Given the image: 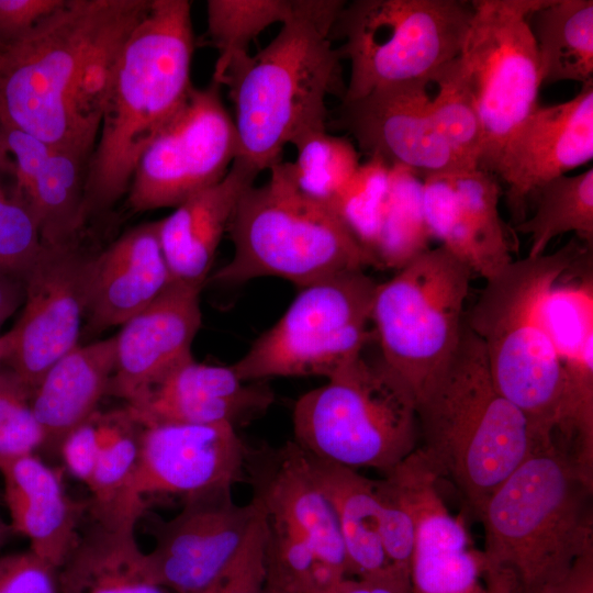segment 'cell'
Instances as JSON below:
<instances>
[{"mask_svg":"<svg viewBox=\"0 0 593 593\" xmlns=\"http://www.w3.org/2000/svg\"><path fill=\"white\" fill-rule=\"evenodd\" d=\"M33 391L9 368H0V463L35 454L43 433L32 411Z\"/></svg>","mask_w":593,"mask_h":593,"instance_id":"40","label":"cell"},{"mask_svg":"<svg viewBox=\"0 0 593 593\" xmlns=\"http://www.w3.org/2000/svg\"><path fill=\"white\" fill-rule=\"evenodd\" d=\"M0 138L12 160L13 195L31 213L42 244L78 240L83 227L89 158L0 124Z\"/></svg>","mask_w":593,"mask_h":593,"instance_id":"23","label":"cell"},{"mask_svg":"<svg viewBox=\"0 0 593 593\" xmlns=\"http://www.w3.org/2000/svg\"><path fill=\"white\" fill-rule=\"evenodd\" d=\"M303 452L314 481L336 517L346 551L348 577L369 575L391 566L380 536L374 480L358 470L305 450Z\"/></svg>","mask_w":593,"mask_h":593,"instance_id":"31","label":"cell"},{"mask_svg":"<svg viewBox=\"0 0 593 593\" xmlns=\"http://www.w3.org/2000/svg\"><path fill=\"white\" fill-rule=\"evenodd\" d=\"M150 0H64L0 53V124L90 159L119 53Z\"/></svg>","mask_w":593,"mask_h":593,"instance_id":"1","label":"cell"},{"mask_svg":"<svg viewBox=\"0 0 593 593\" xmlns=\"http://www.w3.org/2000/svg\"><path fill=\"white\" fill-rule=\"evenodd\" d=\"M473 16L472 1L356 0L333 31L350 63L342 101L413 81L434 82L460 54Z\"/></svg>","mask_w":593,"mask_h":593,"instance_id":"10","label":"cell"},{"mask_svg":"<svg viewBox=\"0 0 593 593\" xmlns=\"http://www.w3.org/2000/svg\"><path fill=\"white\" fill-rule=\"evenodd\" d=\"M437 93L429 101V113L438 132L451 148L479 168L482 128L457 58L435 78Z\"/></svg>","mask_w":593,"mask_h":593,"instance_id":"37","label":"cell"},{"mask_svg":"<svg viewBox=\"0 0 593 593\" xmlns=\"http://www.w3.org/2000/svg\"><path fill=\"white\" fill-rule=\"evenodd\" d=\"M260 170L237 157L225 177L191 195L158 221V235L174 281L201 288L236 208Z\"/></svg>","mask_w":593,"mask_h":593,"instance_id":"25","label":"cell"},{"mask_svg":"<svg viewBox=\"0 0 593 593\" xmlns=\"http://www.w3.org/2000/svg\"><path fill=\"white\" fill-rule=\"evenodd\" d=\"M64 0H0V53L57 10Z\"/></svg>","mask_w":593,"mask_h":593,"instance_id":"44","label":"cell"},{"mask_svg":"<svg viewBox=\"0 0 593 593\" xmlns=\"http://www.w3.org/2000/svg\"><path fill=\"white\" fill-rule=\"evenodd\" d=\"M379 505L380 536L391 564L410 570L414 548V522L393 483L387 478L374 480Z\"/></svg>","mask_w":593,"mask_h":593,"instance_id":"41","label":"cell"},{"mask_svg":"<svg viewBox=\"0 0 593 593\" xmlns=\"http://www.w3.org/2000/svg\"><path fill=\"white\" fill-rule=\"evenodd\" d=\"M59 593H165L154 579L135 529L92 523L57 569Z\"/></svg>","mask_w":593,"mask_h":593,"instance_id":"30","label":"cell"},{"mask_svg":"<svg viewBox=\"0 0 593 593\" xmlns=\"http://www.w3.org/2000/svg\"><path fill=\"white\" fill-rule=\"evenodd\" d=\"M411 514L414 522L412 593H478L484 557L472 548L465 524L436 494L419 497Z\"/></svg>","mask_w":593,"mask_h":593,"instance_id":"28","label":"cell"},{"mask_svg":"<svg viewBox=\"0 0 593 593\" xmlns=\"http://www.w3.org/2000/svg\"><path fill=\"white\" fill-rule=\"evenodd\" d=\"M172 282L159 240L158 221L131 228L91 259L88 326L97 332L122 326Z\"/></svg>","mask_w":593,"mask_h":593,"instance_id":"24","label":"cell"},{"mask_svg":"<svg viewBox=\"0 0 593 593\" xmlns=\"http://www.w3.org/2000/svg\"><path fill=\"white\" fill-rule=\"evenodd\" d=\"M541 85L593 80V1L544 0L528 16Z\"/></svg>","mask_w":593,"mask_h":593,"instance_id":"32","label":"cell"},{"mask_svg":"<svg viewBox=\"0 0 593 593\" xmlns=\"http://www.w3.org/2000/svg\"><path fill=\"white\" fill-rule=\"evenodd\" d=\"M247 448L227 423H163L143 426L137 493L188 496L245 478Z\"/></svg>","mask_w":593,"mask_h":593,"instance_id":"18","label":"cell"},{"mask_svg":"<svg viewBox=\"0 0 593 593\" xmlns=\"http://www.w3.org/2000/svg\"><path fill=\"white\" fill-rule=\"evenodd\" d=\"M390 168L381 157L369 156L332 205V211L370 255L389 188Z\"/></svg>","mask_w":593,"mask_h":593,"instance_id":"38","label":"cell"},{"mask_svg":"<svg viewBox=\"0 0 593 593\" xmlns=\"http://www.w3.org/2000/svg\"><path fill=\"white\" fill-rule=\"evenodd\" d=\"M592 157L593 80L571 100L536 108L504 146L494 175L507 184L506 200L517 223L540 186Z\"/></svg>","mask_w":593,"mask_h":593,"instance_id":"19","label":"cell"},{"mask_svg":"<svg viewBox=\"0 0 593 593\" xmlns=\"http://www.w3.org/2000/svg\"><path fill=\"white\" fill-rule=\"evenodd\" d=\"M265 522L259 507V514L233 564L201 593H265Z\"/></svg>","mask_w":593,"mask_h":593,"instance_id":"42","label":"cell"},{"mask_svg":"<svg viewBox=\"0 0 593 593\" xmlns=\"http://www.w3.org/2000/svg\"><path fill=\"white\" fill-rule=\"evenodd\" d=\"M258 514L253 499L234 502L232 486L184 496L176 516L153 525L155 547L146 555L154 579L176 593L203 592L233 564Z\"/></svg>","mask_w":593,"mask_h":593,"instance_id":"16","label":"cell"},{"mask_svg":"<svg viewBox=\"0 0 593 593\" xmlns=\"http://www.w3.org/2000/svg\"><path fill=\"white\" fill-rule=\"evenodd\" d=\"M432 239L423 209L422 178L403 166L391 165L371 256L378 268L398 271L430 248Z\"/></svg>","mask_w":593,"mask_h":593,"instance_id":"33","label":"cell"},{"mask_svg":"<svg viewBox=\"0 0 593 593\" xmlns=\"http://www.w3.org/2000/svg\"><path fill=\"white\" fill-rule=\"evenodd\" d=\"M294 441L306 452L383 475L419 441L416 400L382 361L362 353L295 402Z\"/></svg>","mask_w":593,"mask_h":593,"instance_id":"8","label":"cell"},{"mask_svg":"<svg viewBox=\"0 0 593 593\" xmlns=\"http://www.w3.org/2000/svg\"><path fill=\"white\" fill-rule=\"evenodd\" d=\"M342 0H302L299 13L255 55L228 68L222 85L234 105L239 156L260 171L280 163L287 144L326 130V98L342 99L338 48L332 45Z\"/></svg>","mask_w":593,"mask_h":593,"instance_id":"3","label":"cell"},{"mask_svg":"<svg viewBox=\"0 0 593 593\" xmlns=\"http://www.w3.org/2000/svg\"><path fill=\"white\" fill-rule=\"evenodd\" d=\"M592 491L593 473L564 446L539 443L480 513L485 566L512 572L521 593L562 579L593 547Z\"/></svg>","mask_w":593,"mask_h":593,"instance_id":"6","label":"cell"},{"mask_svg":"<svg viewBox=\"0 0 593 593\" xmlns=\"http://www.w3.org/2000/svg\"><path fill=\"white\" fill-rule=\"evenodd\" d=\"M378 282L365 270L300 288L279 321L231 367L246 382L277 377L329 378L362 353Z\"/></svg>","mask_w":593,"mask_h":593,"instance_id":"12","label":"cell"},{"mask_svg":"<svg viewBox=\"0 0 593 593\" xmlns=\"http://www.w3.org/2000/svg\"><path fill=\"white\" fill-rule=\"evenodd\" d=\"M12 533L10 524H7L0 515V549L5 544L10 534Z\"/></svg>","mask_w":593,"mask_h":593,"instance_id":"50","label":"cell"},{"mask_svg":"<svg viewBox=\"0 0 593 593\" xmlns=\"http://www.w3.org/2000/svg\"><path fill=\"white\" fill-rule=\"evenodd\" d=\"M211 81L187 99L141 156L127 189L134 212L176 208L222 180L239 156L233 118Z\"/></svg>","mask_w":593,"mask_h":593,"instance_id":"14","label":"cell"},{"mask_svg":"<svg viewBox=\"0 0 593 593\" xmlns=\"http://www.w3.org/2000/svg\"><path fill=\"white\" fill-rule=\"evenodd\" d=\"M265 593H284V592H282V591H280L279 589L273 588V586H271V585H269V584L266 583V585H265Z\"/></svg>","mask_w":593,"mask_h":593,"instance_id":"51","label":"cell"},{"mask_svg":"<svg viewBox=\"0 0 593 593\" xmlns=\"http://www.w3.org/2000/svg\"><path fill=\"white\" fill-rule=\"evenodd\" d=\"M92 257L78 240L43 244L26 275L22 314L0 337V363L32 391L57 360L78 346Z\"/></svg>","mask_w":593,"mask_h":593,"instance_id":"15","label":"cell"},{"mask_svg":"<svg viewBox=\"0 0 593 593\" xmlns=\"http://www.w3.org/2000/svg\"><path fill=\"white\" fill-rule=\"evenodd\" d=\"M25 280L0 268V327L23 304Z\"/></svg>","mask_w":593,"mask_h":593,"instance_id":"48","label":"cell"},{"mask_svg":"<svg viewBox=\"0 0 593 593\" xmlns=\"http://www.w3.org/2000/svg\"><path fill=\"white\" fill-rule=\"evenodd\" d=\"M292 145L295 161H289L293 180L301 192L328 206L332 205L358 166L359 154L353 143L326 130L304 134Z\"/></svg>","mask_w":593,"mask_h":593,"instance_id":"36","label":"cell"},{"mask_svg":"<svg viewBox=\"0 0 593 593\" xmlns=\"http://www.w3.org/2000/svg\"><path fill=\"white\" fill-rule=\"evenodd\" d=\"M472 275L440 245L423 251L391 279L377 284L371 323L381 359L416 402L458 346Z\"/></svg>","mask_w":593,"mask_h":593,"instance_id":"11","label":"cell"},{"mask_svg":"<svg viewBox=\"0 0 593 593\" xmlns=\"http://www.w3.org/2000/svg\"><path fill=\"white\" fill-rule=\"evenodd\" d=\"M323 593H412L410 570L391 564L359 578H345Z\"/></svg>","mask_w":593,"mask_h":593,"instance_id":"46","label":"cell"},{"mask_svg":"<svg viewBox=\"0 0 593 593\" xmlns=\"http://www.w3.org/2000/svg\"><path fill=\"white\" fill-rule=\"evenodd\" d=\"M542 2L472 1L457 66L482 128L479 168L493 175L506 143L539 107V61L528 16Z\"/></svg>","mask_w":593,"mask_h":593,"instance_id":"13","label":"cell"},{"mask_svg":"<svg viewBox=\"0 0 593 593\" xmlns=\"http://www.w3.org/2000/svg\"><path fill=\"white\" fill-rule=\"evenodd\" d=\"M272 402L265 381H243L231 366L201 363L191 356L126 407L142 426L227 423L236 428L261 416Z\"/></svg>","mask_w":593,"mask_h":593,"instance_id":"22","label":"cell"},{"mask_svg":"<svg viewBox=\"0 0 593 593\" xmlns=\"http://www.w3.org/2000/svg\"><path fill=\"white\" fill-rule=\"evenodd\" d=\"M427 85L413 81L388 86L342 101L337 126L369 156L403 166L422 179L477 169L451 148L435 126Z\"/></svg>","mask_w":593,"mask_h":593,"instance_id":"17","label":"cell"},{"mask_svg":"<svg viewBox=\"0 0 593 593\" xmlns=\"http://www.w3.org/2000/svg\"><path fill=\"white\" fill-rule=\"evenodd\" d=\"M416 406L418 448L478 517L496 488L549 440L495 389L483 345L466 318L451 359Z\"/></svg>","mask_w":593,"mask_h":593,"instance_id":"5","label":"cell"},{"mask_svg":"<svg viewBox=\"0 0 593 593\" xmlns=\"http://www.w3.org/2000/svg\"><path fill=\"white\" fill-rule=\"evenodd\" d=\"M193 52L191 2L150 0L113 69L88 163L85 221L127 192L141 156L193 87Z\"/></svg>","mask_w":593,"mask_h":593,"instance_id":"2","label":"cell"},{"mask_svg":"<svg viewBox=\"0 0 593 593\" xmlns=\"http://www.w3.org/2000/svg\"><path fill=\"white\" fill-rule=\"evenodd\" d=\"M245 477L264 516L267 584L284 593H323L348 578L336 517L294 440L247 448Z\"/></svg>","mask_w":593,"mask_h":593,"instance_id":"9","label":"cell"},{"mask_svg":"<svg viewBox=\"0 0 593 593\" xmlns=\"http://www.w3.org/2000/svg\"><path fill=\"white\" fill-rule=\"evenodd\" d=\"M4 502L13 533L26 537L30 550L58 569L79 538L85 507L65 492L59 474L30 454L0 463Z\"/></svg>","mask_w":593,"mask_h":593,"instance_id":"26","label":"cell"},{"mask_svg":"<svg viewBox=\"0 0 593 593\" xmlns=\"http://www.w3.org/2000/svg\"><path fill=\"white\" fill-rule=\"evenodd\" d=\"M532 198L536 210L515 230L530 236L528 257L545 254L550 240L573 232L586 245H593V169L575 176L562 175L540 186Z\"/></svg>","mask_w":593,"mask_h":593,"instance_id":"34","label":"cell"},{"mask_svg":"<svg viewBox=\"0 0 593 593\" xmlns=\"http://www.w3.org/2000/svg\"><path fill=\"white\" fill-rule=\"evenodd\" d=\"M243 194L228 225L231 260L212 280L239 284L277 277L303 288L324 278L378 265L337 214L295 184L289 161Z\"/></svg>","mask_w":593,"mask_h":593,"instance_id":"7","label":"cell"},{"mask_svg":"<svg viewBox=\"0 0 593 593\" xmlns=\"http://www.w3.org/2000/svg\"><path fill=\"white\" fill-rule=\"evenodd\" d=\"M0 593H59L57 569L30 549L0 556Z\"/></svg>","mask_w":593,"mask_h":593,"instance_id":"43","label":"cell"},{"mask_svg":"<svg viewBox=\"0 0 593 593\" xmlns=\"http://www.w3.org/2000/svg\"><path fill=\"white\" fill-rule=\"evenodd\" d=\"M302 0H209L208 36L217 52L212 80L222 86L231 65L248 55V47L275 23L284 24L301 10Z\"/></svg>","mask_w":593,"mask_h":593,"instance_id":"35","label":"cell"},{"mask_svg":"<svg viewBox=\"0 0 593 593\" xmlns=\"http://www.w3.org/2000/svg\"><path fill=\"white\" fill-rule=\"evenodd\" d=\"M478 593H521V589L512 572L484 563L481 589Z\"/></svg>","mask_w":593,"mask_h":593,"instance_id":"49","label":"cell"},{"mask_svg":"<svg viewBox=\"0 0 593 593\" xmlns=\"http://www.w3.org/2000/svg\"><path fill=\"white\" fill-rule=\"evenodd\" d=\"M586 244L571 238L552 254L513 260L486 284L466 316L481 340L495 389L547 439L588 437L540 312L542 293Z\"/></svg>","mask_w":593,"mask_h":593,"instance_id":"4","label":"cell"},{"mask_svg":"<svg viewBox=\"0 0 593 593\" xmlns=\"http://www.w3.org/2000/svg\"><path fill=\"white\" fill-rule=\"evenodd\" d=\"M538 593H593V547L574 561L562 579Z\"/></svg>","mask_w":593,"mask_h":593,"instance_id":"47","label":"cell"},{"mask_svg":"<svg viewBox=\"0 0 593 593\" xmlns=\"http://www.w3.org/2000/svg\"><path fill=\"white\" fill-rule=\"evenodd\" d=\"M115 365V337L76 346L57 360L34 389L32 411L43 433L41 450L58 456L63 439L107 395Z\"/></svg>","mask_w":593,"mask_h":593,"instance_id":"27","label":"cell"},{"mask_svg":"<svg viewBox=\"0 0 593 593\" xmlns=\"http://www.w3.org/2000/svg\"><path fill=\"white\" fill-rule=\"evenodd\" d=\"M12 174V160L0 138V268L25 280L43 244L26 206L8 193L3 177Z\"/></svg>","mask_w":593,"mask_h":593,"instance_id":"39","label":"cell"},{"mask_svg":"<svg viewBox=\"0 0 593 593\" xmlns=\"http://www.w3.org/2000/svg\"><path fill=\"white\" fill-rule=\"evenodd\" d=\"M94 413L63 439L58 452L67 470L86 485L93 474L99 454Z\"/></svg>","mask_w":593,"mask_h":593,"instance_id":"45","label":"cell"},{"mask_svg":"<svg viewBox=\"0 0 593 593\" xmlns=\"http://www.w3.org/2000/svg\"><path fill=\"white\" fill-rule=\"evenodd\" d=\"M422 180L424 215L433 238L485 281L513 261L499 213L495 175L477 168Z\"/></svg>","mask_w":593,"mask_h":593,"instance_id":"20","label":"cell"},{"mask_svg":"<svg viewBox=\"0 0 593 593\" xmlns=\"http://www.w3.org/2000/svg\"><path fill=\"white\" fill-rule=\"evenodd\" d=\"M201 288L174 281L126 321L115 337V365L107 395L136 400L181 361L201 326Z\"/></svg>","mask_w":593,"mask_h":593,"instance_id":"21","label":"cell"},{"mask_svg":"<svg viewBox=\"0 0 593 593\" xmlns=\"http://www.w3.org/2000/svg\"><path fill=\"white\" fill-rule=\"evenodd\" d=\"M99 454L87 486L92 521L109 529H135L145 504L135 486L143 426L127 407L94 413Z\"/></svg>","mask_w":593,"mask_h":593,"instance_id":"29","label":"cell"}]
</instances>
